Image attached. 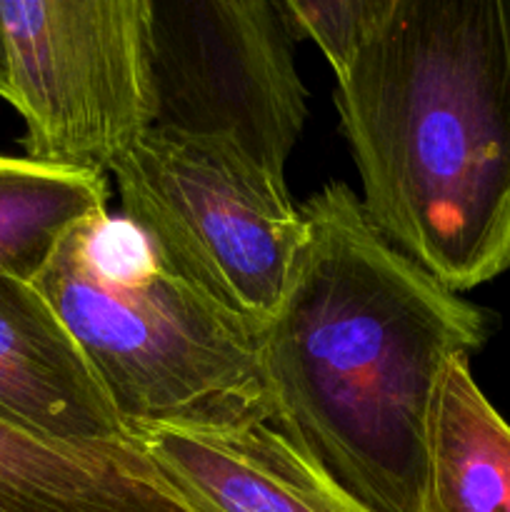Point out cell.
<instances>
[{
  "label": "cell",
  "instance_id": "obj_4",
  "mask_svg": "<svg viewBox=\"0 0 510 512\" xmlns=\"http://www.w3.org/2000/svg\"><path fill=\"white\" fill-rule=\"evenodd\" d=\"M110 173L125 223L185 283L255 328L275 313L305 233L285 183L228 140L165 128Z\"/></svg>",
  "mask_w": 510,
  "mask_h": 512
},
{
  "label": "cell",
  "instance_id": "obj_11",
  "mask_svg": "<svg viewBox=\"0 0 510 512\" xmlns=\"http://www.w3.org/2000/svg\"><path fill=\"white\" fill-rule=\"evenodd\" d=\"M103 173L0 155V275L33 283L60 240L108 213Z\"/></svg>",
  "mask_w": 510,
  "mask_h": 512
},
{
  "label": "cell",
  "instance_id": "obj_12",
  "mask_svg": "<svg viewBox=\"0 0 510 512\" xmlns=\"http://www.w3.org/2000/svg\"><path fill=\"white\" fill-rule=\"evenodd\" d=\"M295 35H308L323 50L335 78L383 20L390 0H280Z\"/></svg>",
  "mask_w": 510,
  "mask_h": 512
},
{
  "label": "cell",
  "instance_id": "obj_5",
  "mask_svg": "<svg viewBox=\"0 0 510 512\" xmlns=\"http://www.w3.org/2000/svg\"><path fill=\"white\" fill-rule=\"evenodd\" d=\"M0 98L25 158L105 175L153 128L150 0H0Z\"/></svg>",
  "mask_w": 510,
  "mask_h": 512
},
{
  "label": "cell",
  "instance_id": "obj_6",
  "mask_svg": "<svg viewBox=\"0 0 510 512\" xmlns=\"http://www.w3.org/2000/svg\"><path fill=\"white\" fill-rule=\"evenodd\" d=\"M295 38L273 0H150L153 128L228 140L285 183L308 118Z\"/></svg>",
  "mask_w": 510,
  "mask_h": 512
},
{
  "label": "cell",
  "instance_id": "obj_8",
  "mask_svg": "<svg viewBox=\"0 0 510 512\" xmlns=\"http://www.w3.org/2000/svg\"><path fill=\"white\" fill-rule=\"evenodd\" d=\"M0 418L63 443H130L63 320L33 283L13 275H0Z\"/></svg>",
  "mask_w": 510,
  "mask_h": 512
},
{
  "label": "cell",
  "instance_id": "obj_1",
  "mask_svg": "<svg viewBox=\"0 0 510 512\" xmlns=\"http://www.w3.org/2000/svg\"><path fill=\"white\" fill-rule=\"evenodd\" d=\"M305 233L258 328L273 425L370 512H418L428 423L448 360L488 313L378 233L345 183L300 205Z\"/></svg>",
  "mask_w": 510,
  "mask_h": 512
},
{
  "label": "cell",
  "instance_id": "obj_2",
  "mask_svg": "<svg viewBox=\"0 0 510 512\" xmlns=\"http://www.w3.org/2000/svg\"><path fill=\"white\" fill-rule=\"evenodd\" d=\"M335 88L363 210L453 293L510 268V0H390Z\"/></svg>",
  "mask_w": 510,
  "mask_h": 512
},
{
  "label": "cell",
  "instance_id": "obj_9",
  "mask_svg": "<svg viewBox=\"0 0 510 512\" xmlns=\"http://www.w3.org/2000/svg\"><path fill=\"white\" fill-rule=\"evenodd\" d=\"M0 512L193 510L133 443H63L0 418Z\"/></svg>",
  "mask_w": 510,
  "mask_h": 512
},
{
  "label": "cell",
  "instance_id": "obj_7",
  "mask_svg": "<svg viewBox=\"0 0 510 512\" xmlns=\"http://www.w3.org/2000/svg\"><path fill=\"white\" fill-rule=\"evenodd\" d=\"M128 438L193 512H370L268 423L133 425Z\"/></svg>",
  "mask_w": 510,
  "mask_h": 512
},
{
  "label": "cell",
  "instance_id": "obj_3",
  "mask_svg": "<svg viewBox=\"0 0 510 512\" xmlns=\"http://www.w3.org/2000/svg\"><path fill=\"white\" fill-rule=\"evenodd\" d=\"M125 428L273 420L258 328L185 283L125 220L75 225L33 278Z\"/></svg>",
  "mask_w": 510,
  "mask_h": 512
},
{
  "label": "cell",
  "instance_id": "obj_10",
  "mask_svg": "<svg viewBox=\"0 0 510 512\" xmlns=\"http://www.w3.org/2000/svg\"><path fill=\"white\" fill-rule=\"evenodd\" d=\"M418 512H510V425L468 355L448 360L435 388Z\"/></svg>",
  "mask_w": 510,
  "mask_h": 512
}]
</instances>
